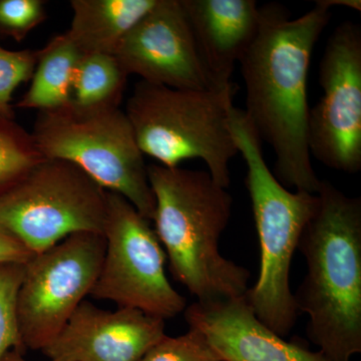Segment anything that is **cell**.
Here are the masks:
<instances>
[{"mask_svg":"<svg viewBox=\"0 0 361 361\" xmlns=\"http://www.w3.org/2000/svg\"><path fill=\"white\" fill-rule=\"evenodd\" d=\"M82 56L68 33L54 37L39 51L32 82L16 108L42 111L71 103L73 71Z\"/></svg>","mask_w":361,"mask_h":361,"instance_id":"obj_16","label":"cell"},{"mask_svg":"<svg viewBox=\"0 0 361 361\" xmlns=\"http://www.w3.org/2000/svg\"><path fill=\"white\" fill-rule=\"evenodd\" d=\"M25 264H0V361L8 351L25 355L16 316V297L23 281Z\"/></svg>","mask_w":361,"mask_h":361,"instance_id":"obj_19","label":"cell"},{"mask_svg":"<svg viewBox=\"0 0 361 361\" xmlns=\"http://www.w3.org/2000/svg\"><path fill=\"white\" fill-rule=\"evenodd\" d=\"M104 252L103 234L75 233L25 263L16 316L26 350L42 351L61 334L94 288Z\"/></svg>","mask_w":361,"mask_h":361,"instance_id":"obj_9","label":"cell"},{"mask_svg":"<svg viewBox=\"0 0 361 361\" xmlns=\"http://www.w3.org/2000/svg\"><path fill=\"white\" fill-rule=\"evenodd\" d=\"M106 252L90 295L166 320L187 308V301L166 275V252L149 221L125 197L106 191Z\"/></svg>","mask_w":361,"mask_h":361,"instance_id":"obj_8","label":"cell"},{"mask_svg":"<svg viewBox=\"0 0 361 361\" xmlns=\"http://www.w3.org/2000/svg\"><path fill=\"white\" fill-rule=\"evenodd\" d=\"M319 82L323 96L308 116L310 155L355 174L361 169V30L355 23L345 21L330 35Z\"/></svg>","mask_w":361,"mask_h":361,"instance_id":"obj_10","label":"cell"},{"mask_svg":"<svg viewBox=\"0 0 361 361\" xmlns=\"http://www.w3.org/2000/svg\"><path fill=\"white\" fill-rule=\"evenodd\" d=\"M155 197V232L176 281L197 301L243 297L250 272L223 257L219 241L232 213V197L208 171L147 167Z\"/></svg>","mask_w":361,"mask_h":361,"instance_id":"obj_3","label":"cell"},{"mask_svg":"<svg viewBox=\"0 0 361 361\" xmlns=\"http://www.w3.org/2000/svg\"><path fill=\"white\" fill-rule=\"evenodd\" d=\"M1 361H27L23 357V355L18 353V351L11 350L6 353L2 357ZM51 361H61V360H51Z\"/></svg>","mask_w":361,"mask_h":361,"instance_id":"obj_25","label":"cell"},{"mask_svg":"<svg viewBox=\"0 0 361 361\" xmlns=\"http://www.w3.org/2000/svg\"><path fill=\"white\" fill-rule=\"evenodd\" d=\"M127 75L115 56L82 54L71 84V103L80 108L120 106Z\"/></svg>","mask_w":361,"mask_h":361,"instance_id":"obj_17","label":"cell"},{"mask_svg":"<svg viewBox=\"0 0 361 361\" xmlns=\"http://www.w3.org/2000/svg\"><path fill=\"white\" fill-rule=\"evenodd\" d=\"M236 92L171 89L140 80L125 113L144 155L169 168L200 159L227 189L230 161L239 154L229 129Z\"/></svg>","mask_w":361,"mask_h":361,"instance_id":"obj_5","label":"cell"},{"mask_svg":"<svg viewBox=\"0 0 361 361\" xmlns=\"http://www.w3.org/2000/svg\"><path fill=\"white\" fill-rule=\"evenodd\" d=\"M140 361H222L200 330L190 327L177 337L164 336Z\"/></svg>","mask_w":361,"mask_h":361,"instance_id":"obj_21","label":"cell"},{"mask_svg":"<svg viewBox=\"0 0 361 361\" xmlns=\"http://www.w3.org/2000/svg\"><path fill=\"white\" fill-rule=\"evenodd\" d=\"M189 327L200 330L222 361H330L322 351L284 341L254 314L245 295L191 304Z\"/></svg>","mask_w":361,"mask_h":361,"instance_id":"obj_13","label":"cell"},{"mask_svg":"<svg viewBox=\"0 0 361 361\" xmlns=\"http://www.w3.org/2000/svg\"><path fill=\"white\" fill-rule=\"evenodd\" d=\"M33 141L44 159L75 164L106 191L125 197L149 222L155 197L134 130L120 106L80 108L68 103L37 111Z\"/></svg>","mask_w":361,"mask_h":361,"instance_id":"obj_6","label":"cell"},{"mask_svg":"<svg viewBox=\"0 0 361 361\" xmlns=\"http://www.w3.org/2000/svg\"><path fill=\"white\" fill-rule=\"evenodd\" d=\"M106 190L75 164L44 159L0 197V224L33 254L75 233L104 235Z\"/></svg>","mask_w":361,"mask_h":361,"instance_id":"obj_7","label":"cell"},{"mask_svg":"<svg viewBox=\"0 0 361 361\" xmlns=\"http://www.w3.org/2000/svg\"><path fill=\"white\" fill-rule=\"evenodd\" d=\"M165 329V320L141 310H104L84 300L42 353L51 360L140 361Z\"/></svg>","mask_w":361,"mask_h":361,"instance_id":"obj_12","label":"cell"},{"mask_svg":"<svg viewBox=\"0 0 361 361\" xmlns=\"http://www.w3.org/2000/svg\"><path fill=\"white\" fill-rule=\"evenodd\" d=\"M298 244L307 272L293 294L306 334L330 361L361 353V199L322 180Z\"/></svg>","mask_w":361,"mask_h":361,"instance_id":"obj_2","label":"cell"},{"mask_svg":"<svg viewBox=\"0 0 361 361\" xmlns=\"http://www.w3.org/2000/svg\"><path fill=\"white\" fill-rule=\"evenodd\" d=\"M229 129L247 166L245 184L260 246L257 282L245 294L254 314L277 336L290 334L297 311L289 273L317 195L285 188L266 164L261 140L244 111L229 109Z\"/></svg>","mask_w":361,"mask_h":361,"instance_id":"obj_4","label":"cell"},{"mask_svg":"<svg viewBox=\"0 0 361 361\" xmlns=\"http://www.w3.org/2000/svg\"><path fill=\"white\" fill-rule=\"evenodd\" d=\"M47 16L42 0H0V33L23 42Z\"/></svg>","mask_w":361,"mask_h":361,"instance_id":"obj_22","label":"cell"},{"mask_svg":"<svg viewBox=\"0 0 361 361\" xmlns=\"http://www.w3.org/2000/svg\"><path fill=\"white\" fill-rule=\"evenodd\" d=\"M39 51H9L0 45V118L14 120V90L32 80Z\"/></svg>","mask_w":361,"mask_h":361,"instance_id":"obj_20","label":"cell"},{"mask_svg":"<svg viewBox=\"0 0 361 361\" xmlns=\"http://www.w3.org/2000/svg\"><path fill=\"white\" fill-rule=\"evenodd\" d=\"M30 133L0 118V197L44 160Z\"/></svg>","mask_w":361,"mask_h":361,"instance_id":"obj_18","label":"cell"},{"mask_svg":"<svg viewBox=\"0 0 361 361\" xmlns=\"http://www.w3.org/2000/svg\"><path fill=\"white\" fill-rule=\"evenodd\" d=\"M35 254L13 233L0 224V264H25Z\"/></svg>","mask_w":361,"mask_h":361,"instance_id":"obj_23","label":"cell"},{"mask_svg":"<svg viewBox=\"0 0 361 361\" xmlns=\"http://www.w3.org/2000/svg\"><path fill=\"white\" fill-rule=\"evenodd\" d=\"M158 0H71L66 32L82 54L115 56L123 37Z\"/></svg>","mask_w":361,"mask_h":361,"instance_id":"obj_15","label":"cell"},{"mask_svg":"<svg viewBox=\"0 0 361 361\" xmlns=\"http://www.w3.org/2000/svg\"><path fill=\"white\" fill-rule=\"evenodd\" d=\"M115 56L128 75L177 90H221L209 75L180 0H158L123 37Z\"/></svg>","mask_w":361,"mask_h":361,"instance_id":"obj_11","label":"cell"},{"mask_svg":"<svg viewBox=\"0 0 361 361\" xmlns=\"http://www.w3.org/2000/svg\"><path fill=\"white\" fill-rule=\"evenodd\" d=\"M195 42L214 84L237 90L231 77L253 44L260 26L255 0H180Z\"/></svg>","mask_w":361,"mask_h":361,"instance_id":"obj_14","label":"cell"},{"mask_svg":"<svg viewBox=\"0 0 361 361\" xmlns=\"http://www.w3.org/2000/svg\"><path fill=\"white\" fill-rule=\"evenodd\" d=\"M324 1L291 18L279 4L260 7L257 37L240 61L246 87V114L260 137L272 147L273 175L285 188L317 194L308 148L307 82L315 44L329 25Z\"/></svg>","mask_w":361,"mask_h":361,"instance_id":"obj_1","label":"cell"},{"mask_svg":"<svg viewBox=\"0 0 361 361\" xmlns=\"http://www.w3.org/2000/svg\"><path fill=\"white\" fill-rule=\"evenodd\" d=\"M327 6H344L355 11H361V2L360 0H323Z\"/></svg>","mask_w":361,"mask_h":361,"instance_id":"obj_24","label":"cell"}]
</instances>
